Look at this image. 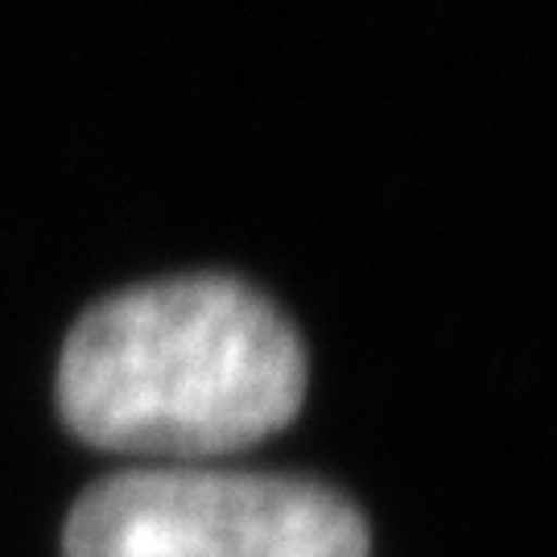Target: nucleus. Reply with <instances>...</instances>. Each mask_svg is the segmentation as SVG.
Segmentation results:
<instances>
[{"label":"nucleus","instance_id":"f257e3e1","mask_svg":"<svg viewBox=\"0 0 557 557\" xmlns=\"http://www.w3.org/2000/svg\"><path fill=\"white\" fill-rule=\"evenodd\" d=\"M301 397L306 347L294 322L223 273L100 298L59 359L62 421L120 455H232L281 430Z\"/></svg>","mask_w":557,"mask_h":557},{"label":"nucleus","instance_id":"f03ea898","mask_svg":"<svg viewBox=\"0 0 557 557\" xmlns=\"http://www.w3.org/2000/svg\"><path fill=\"white\" fill-rule=\"evenodd\" d=\"M66 557H368L356 504L314 479L137 467L87 487Z\"/></svg>","mask_w":557,"mask_h":557}]
</instances>
